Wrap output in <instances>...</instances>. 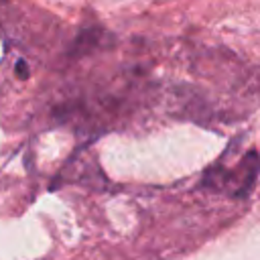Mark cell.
<instances>
[{"label": "cell", "instance_id": "obj_1", "mask_svg": "<svg viewBox=\"0 0 260 260\" xmlns=\"http://www.w3.org/2000/svg\"><path fill=\"white\" fill-rule=\"evenodd\" d=\"M24 65H26L24 61H20V63L16 65V73H18V77H22V79H24V77H28V71H26V67H24Z\"/></svg>", "mask_w": 260, "mask_h": 260}]
</instances>
